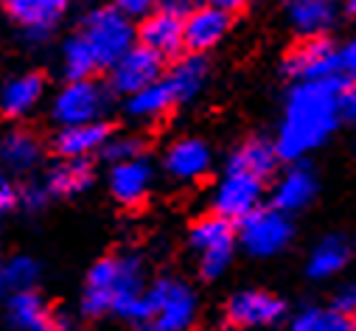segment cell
Returning <instances> with one entry per match:
<instances>
[{"mask_svg": "<svg viewBox=\"0 0 356 331\" xmlns=\"http://www.w3.org/2000/svg\"><path fill=\"white\" fill-rule=\"evenodd\" d=\"M342 90L345 81L339 76L320 81H298L286 99V113L275 140L278 157L300 160L303 154L325 143V138L337 129L342 118L339 113Z\"/></svg>", "mask_w": 356, "mask_h": 331, "instance_id": "6da1fadb", "label": "cell"}, {"mask_svg": "<svg viewBox=\"0 0 356 331\" xmlns=\"http://www.w3.org/2000/svg\"><path fill=\"white\" fill-rule=\"evenodd\" d=\"M143 292L146 286H143L140 261L135 256H110V259H102L90 270V275H87L81 306L87 314L115 312L132 320Z\"/></svg>", "mask_w": 356, "mask_h": 331, "instance_id": "7a4b0ae2", "label": "cell"}, {"mask_svg": "<svg viewBox=\"0 0 356 331\" xmlns=\"http://www.w3.org/2000/svg\"><path fill=\"white\" fill-rule=\"evenodd\" d=\"M197 317L194 292L177 278H160L146 286L132 323L140 331H188Z\"/></svg>", "mask_w": 356, "mask_h": 331, "instance_id": "3957f363", "label": "cell"}, {"mask_svg": "<svg viewBox=\"0 0 356 331\" xmlns=\"http://www.w3.org/2000/svg\"><path fill=\"white\" fill-rule=\"evenodd\" d=\"M84 42L99 59V67H113L129 48H135V29L127 15L115 6H104L87 15L81 29Z\"/></svg>", "mask_w": 356, "mask_h": 331, "instance_id": "277c9868", "label": "cell"}, {"mask_svg": "<svg viewBox=\"0 0 356 331\" xmlns=\"http://www.w3.org/2000/svg\"><path fill=\"white\" fill-rule=\"evenodd\" d=\"M292 219L278 208H255L238 222V241L255 259L278 256L292 241Z\"/></svg>", "mask_w": 356, "mask_h": 331, "instance_id": "5b68a950", "label": "cell"}, {"mask_svg": "<svg viewBox=\"0 0 356 331\" xmlns=\"http://www.w3.org/2000/svg\"><path fill=\"white\" fill-rule=\"evenodd\" d=\"M191 247L200 256V270L205 278H219L230 259H233V247H236V230L233 222L222 219V216H208L200 219L191 227Z\"/></svg>", "mask_w": 356, "mask_h": 331, "instance_id": "8992f818", "label": "cell"}, {"mask_svg": "<svg viewBox=\"0 0 356 331\" xmlns=\"http://www.w3.org/2000/svg\"><path fill=\"white\" fill-rule=\"evenodd\" d=\"M107 107V93L93 79L67 81L54 99V118L62 127H81L96 124Z\"/></svg>", "mask_w": 356, "mask_h": 331, "instance_id": "52a82bcc", "label": "cell"}, {"mask_svg": "<svg viewBox=\"0 0 356 331\" xmlns=\"http://www.w3.org/2000/svg\"><path fill=\"white\" fill-rule=\"evenodd\" d=\"M261 197H264V180L238 169H227V175L216 183L213 191V208L216 216L227 219V222H241L247 213H252L255 208H261Z\"/></svg>", "mask_w": 356, "mask_h": 331, "instance_id": "ba28073f", "label": "cell"}, {"mask_svg": "<svg viewBox=\"0 0 356 331\" xmlns=\"http://www.w3.org/2000/svg\"><path fill=\"white\" fill-rule=\"evenodd\" d=\"M339 48H334L325 37H306L295 45L284 62V70L295 81H320L339 76Z\"/></svg>", "mask_w": 356, "mask_h": 331, "instance_id": "9c48e42d", "label": "cell"}, {"mask_svg": "<svg viewBox=\"0 0 356 331\" xmlns=\"http://www.w3.org/2000/svg\"><path fill=\"white\" fill-rule=\"evenodd\" d=\"M160 73H163V59L157 54H152L149 48L135 45L110 67V85L115 93L132 96L149 85H154Z\"/></svg>", "mask_w": 356, "mask_h": 331, "instance_id": "30bf717a", "label": "cell"}, {"mask_svg": "<svg viewBox=\"0 0 356 331\" xmlns=\"http://www.w3.org/2000/svg\"><path fill=\"white\" fill-rule=\"evenodd\" d=\"M286 306L281 298L273 292H261V289H244L230 298L227 303V320L241 328H261V325H273L284 317Z\"/></svg>", "mask_w": 356, "mask_h": 331, "instance_id": "8fae6325", "label": "cell"}, {"mask_svg": "<svg viewBox=\"0 0 356 331\" xmlns=\"http://www.w3.org/2000/svg\"><path fill=\"white\" fill-rule=\"evenodd\" d=\"M140 45L157 54L160 59L177 56L186 45V17L171 9L152 12L140 26Z\"/></svg>", "mask_w": 356, "mask_h": 331, "instance_id": "7c38bea8", "label": "cell"}, {"mask_svg": "<svg viewBox=\"0 0 356 331\" xmlns=\"http://www.w3.org/2000/svg\"><path fill=\"white\" fill-rule=\"evenodd\" d=\"M208 169H211V149L200 138H183L171 143V149L165 152V172L180 183L200 180L208 175Z\"/></svg>", "mask_w": 356, "mask_h": 331, "instance_id": "4fadbf2b", "label": "cell"}, {"mask_svg": "<svg viewBox=\"0 0 356 331\" xmlns=\"http://www.w3.org/2000/svg\"><path fill=\"white\" fill-rule=\"evenodd\" d=\"M67 3L70 0H6V12L31 37H45L59 23Z\"/></svg>", "mask_w": 356, "mask_h": 331, "instance_id": "5bb4252c", "label": "cell"}, {"mask_svg": "<svg viewBox=\"0 0 356 331\" xmlns=\"http://www.w3.org/2000/svg\"><path fill=\"white\" fill-rule=\"evenodd\" d=\"M292 29L303 37H323L339 12V0H284Z\"/></svg>", "mask_w": 356, "mask_h": 331, "instance_id": "9a60e30c", "label": "cell"}, {"mask_svg": "<svg viewBox=\"0 0 356 331\" xmlns=\"http://www.w3.org/2000/svg\"><path fill=\"white\" fill-rule=\"evenodd\" d=\"M227 29H230V15L227 12H222L216 6L194 9L186 17V45L194 54H202V51L219 45L222 37L227 34Z\"/></svg>", "mask_w": 356, "mask_h": 331, "instance_id": "2e32d148", "label": "cell"}, {"mask_svg": "<svg viewBox=\"0 0 356 331\" xmlns=\"http://www.w3.org/2000/svg\"><path fill=\"white\" fill-rule=\"evenodd\" d=\"M317 194V177L309 166H295L289 169L273 188V208L284 213H295L306 208Z\"/></svg>", "mask_w": 356, "mask_h": 331, "instance_id": "e0dca14e", "label": "cell"}, {"mask_svg": "<svg viewBox=\"0 0 356 331\" xmlns=\"http://www.w3.org/2000/svg\"><path fill=\"white\" fill-rule=\"evenodd\" d=\"M152 186V166L143 160V157H135V160H124V163H115L113 172H110V191L118 202L124 205H135L146 197Z\"/></svg>", "mask_w": 356, "mask_h": 331, "instance_id": "ac0fdd59", "label": "cell"}, {"mask_svg": "<svg viewBox=\"0 0 356 331\" xmlns=\"http://www.w3.org/2000/svg\"><path fill=\"white\" fill-rule=\"evenodd\" d=\"M107 140H110V129L102 121L81 127H62L56 135V152L67 160H87L96 152H104Z\"/></svg>", "mask_w": 356, "mask_h": 331, "instance_id": "d6986e66", "label": "cell"}, {"mask_svg": "<svg viewBox=\"0 0 356 331\" xmlns=\"http://www.w3.org/2000/svg\"><path fill=\"white\" fill-rule=\"evenodd\" d=\"M9 323L15 331H54V317L37 292H17L9 298Z\"/></svg>", "mask_w": 356, "mask_h": 331, "instance_id": "ffe728a7", "label": "cell"}, {"mask_svg": "<svg viewBox=\"0 0 356 331\" xmlns=\"http://www.w3.org/2000/svg\"><path fill=\"white\" fill-rule=\"evenodd\" d=\"M275 166H278L275 143H270L266 138H250L247 143H241L233 152L227 169H238V172H247V175H255L264 180L275 172Z\"/></svg>", "mask_w": 356, "mask_h": 331, "instance_id": "44dd1931", "label": "cell"}, {"mask_svg": "<svg viewBox=\"0 0 356 331\" xmlns=\"http://www.w3.org/2000/svg\"><path fill=\"white\" fill-rule=\"evenodd\" d=\"M205 79H208V65L202 56L194 54V56H183L180 62H174V67L165 76V85L174 102H188L202 90Z\"/></svg>", "mask_w": 356, "mask_h": 331, "instance_id": "7402d4cb", "label": "cell"}, {"mask_svg": "<svg viewBox=\"0 0 356 331\" xmlns=\"http://www.w3.org/2000/svg\"><path fill=\"white\" fill-rule=\"evenodd\" d=\"M350 250H348V241L339 236H325L323 241H317V247L309 256V275L314 281H328L334 275H339L348 267Z\"/></svg>", "mask_w": 356, "mask_h": 331, "instance_id": "603a6c76", "label": "cell"}, {"mask_svg": "<svg viewBox=\"0 0 356 331\" xmlns=\"http://www.w3.org/2000/svg\"><path fill=\"white\" fill-rule=\"evenodd\" d=\"M40 96H42V79L37 73H23V76H15L3 88L0 107L12 118H23L40 104Z\"/></svg>", "mask_w": 356, "mask_h": 331, "instance_id": "cb8c5ba5", "label": "cell"}, {"mask_svg": "<svg viewBox=\"0 0 356 331\" xmlns=\"http://www.w3.org/2000/svg\"><path fill=\"white\" fill-rule=\"evenodd\" d=\"M90 183H93V169L87 160L62 157L48 175V191L59 197H76L90 188Z\"/></svg>", "mask_w": 356, "mask_h": 331, "instance_id": "d4e9b609", "label": "cell"}, {"mask_svg": "<svg viewBox=\"0 0 356 331\" xmlns=\"http://www.w3.org/2000/svg\"><path fill=\"white\" fill-rule=\"evenodd\" d=\"M40 160V140L26 129H12L0 138V163L12 172H29Z\"/></svg>", "mask_w": 356, "mask_h": 331, "instance_id": "484cf974", "label": "cell"}, {"mask_svg": "<svg viewBox=\"0 0 356 331\" xmlns=\"http://www.w3.org/2000/svg\"><path fill=\"white\" fill-rule=\"evenodd\" d=\"M168 107H174V96H171L168 85H165V79H157L154 85H149V88H143V90H138V93H132L129 102H127L129 115H132V118H140V121H154V118H160Z\"/></svg>", "mask_w": 356, "mask_h": 331, "instance_id": "4316f807", "label": "cell"}, {"mask_svg": "<svg viewBox=\"0 0 356 331\" xmlns=\"http://www.w3.org/2000/svg\"><path fill=\"white\" fill-rule=\"evenodd\" d=\"M65 76H67V81H81V79H90L93 76V70L99 67V59H96V54L90 51V45L84 42V37L79 34V37H73V40H67L65 42Z\"/></svg>", "mask_w": 356, "mask_h": 331, "instance_id": "83f0119b", "label": "cell"}, {"mask_svg": "<svg viewBox=\"0 0 356 331\" xmlns=\"http://www.w3.org/2000/svg\"><path fill=\"white\" fill-rule=\"evenodd\" d=\"M292 331H353V325L334 306L331 309L309 306V309L298 312V317L292 320Z\"/></svg>", "mask_w": 356, "mask_h": 331, "instance_id": "f1b7e54d", "label": "cell"}, {"mask_svg": "<svg viewBox=\"0 0 356 331\" xmlns=\"http://www.w3.org/2000/svg\"><path fill=\"white\" fill-rule=\"evenodd\" d=\"M37 278H40L37 264H34L31 259H23V256L6 261L3 270H0V286L9 289L12 295H17V292H29V289L37 284Z\"/></svg>", "mask_w": 356, "mask_h": 331, "instance_id": "f546056e", "label": "cell"}, {"mask_svg": "<svg viewBox=\"0 0 356 331\" xmlns=\"http://www.w3.org/2000/svg\"><path fill=\"white\" fill-rule=\"evenodd\" d=\"M104 157H107L113 166H115V163H124V160L143 157V143H140L138 138H115V140H107Z\"/></svg>", "mask_w": 356, "mask_h": 331, "instance_id": "4dcf8cb0", "label": "cell"}, {"mask_svg": "<svg viewBox=\"0 0 356 331\" xmlns=\"http://www.w3.org/2000/svg\"><path fill=\"white\" fill-rule=\"evenodd\" d=\"M337 54H339V79H348L356 85V37H350Z\"/></svg>", "mask_w": 356, "mask_h": 331, "instance_id": "1f68e13d", "label": "cell"}, {"mask_svg": "<svg viewBox=\"0 0 356 331\" xmlns=\"http://www.w3.org/2000/svg\"><path fill=\"white\" fill-rule=\"evenodd\" d=\"M160 0H115V9L127 17H149L154 9H157Z\"/></svg>", "mask_w": 356, "mask_h": 331, "instance_id": "d6a6232c", "label": "cell"}, {"mask_svg": "<svg viewBox=\"0 0 356 331\" xmlns=\"http://www.w3.org/2000/svg\"><path fill=\"white\" fill-rule=\"evenodd\" d=\"M334 309L339 314H345L350 320L353 331H356V286H342L337 292V298H334Z\"/></svg>", "mask_w": 356, "mask_h": 331, "instance_id": "836d02e7", "label": "cell"}, {"mask_svg": "<svg viewBox=\"0 0 356 331\" xmlns=\"http://www.w3.org/2000/svg\"><path fill=\"white\" fill-rule=\"evenodd\" d=\"M15 202H17V191H15L12 180L6 175H0V213H6Z\"/></svg>", "mask_w": 356, "mask_h": 331, "instance_id": "e575fe53", "label": "cell"}, {"mask_svg": "<svg viewBox=\"0 0 356 331\" xmlns=\"http://www.w3.org/2000/svg\"><path fill=\"white\" fill-rule=\"evenodd\" d=\"M339 113L342 118H348L350 124H356V85L342 90V102H339Z\"/></svg>", "mask_w": 356, "mask_h": 331, "instance_id": "d590c367", "label": "cell"}, {"mask_svg": "<svg viewBox=\"0 0 356 331\" xmlns=\"http://www.w3.org/2000/svg\"><path fill=\"white\" fill-rule=\"evenodd\" d=\"M23 202H26L29 208H40V205L45 202V188H40V186L26 188V191H23Z\"/></svg>", "mask_w": 356, "mask_h": 331, "instance_id": "8d00e7d4", "label": "cell"}, {"mask_svg": "<svg viewBox=\"0 0 356 331\" xmlns=\"http://www.w3.org/2000/svg\"><path fill=\"white\" fill-rule=\"evenodd\" d=\"M252 0H211V6H216V9H222V12H238V9H244V6H250Z\"/></svg>", "mask_w": 356, "mask_h": 331, "instance_id": "74e56055", "label": "cell"}, {"mask_svg": "<svg viewBox=\"0 0 356 331\" xmlns=\"http://www.w3.org/2000/svg\"><path fill=\"white\" fill-rule=\"evenodd\" d=\"M160 3H163L165 9H171V12H180V15H183V9L191 6V0H160Z\"/></svg>", "mask_w": 356, "mask_h": 331, "instance_id": "f35d334b", "label": "cell"}, {"mask_svg": "<svg viewBox=\"0 0 356 331\" xmlns=\"http://www.w3.org/2000/svg\"><path fill=\"white\" fill-rule=\"evenodd\" d=\"M345 9H348L353 17H356V0H345Z\"/></svg>", "mask_w": 356, "mask_h": 331, "instance_id": "ab89813d", "label": "cell"}]
</instances>
